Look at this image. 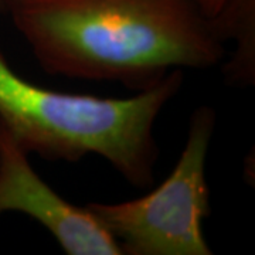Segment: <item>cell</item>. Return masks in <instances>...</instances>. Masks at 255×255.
I'll use <instances>...</instances> for the list:
<instances>
[{
    "mask_svg": "<svg viewBox=\"0 0 255 255\" xmlns=\"http://www.w3.org/2000/svg\"><path fill=\"white\" fill-rule=\"evenodd\" d=\"M3 13L48 74L142 92L173 70L226 55L190 0H4Z\"/></svg>",
    "mask_w": 255,
    "mask_h": 255,
    "instance_id": "cell-1",
    "label": "cell"
},
{
    "mask_svg": "<svg viewBox=\"0 0 255 255\" xmlns=\"http://www.w3.org/2000/svg\"><path fill=\"white\" fill-rule=\"evenodd\" d=\"M183 81V70H173L128 98L68 94L20 77L0 50V122L28 155L55 162L101 156L130 186L147 189L159 157L155 122Z\"/></svg>",
    "mask_w": 255,
    "mask_h": 255,
    "instance_id": "cell-2",
    "label": "cell"
},
{
    "mask_svg": "<svg viewBox=\"0 0 255 255\" xmlns=\"http://www.w3.org/2000/svg\"><path fill=\"white\" fill-rule=\"evenodd\" d=\"M214 129L216 111L201 105L191 114L182 155L160 186L135 200L84 204L122 255L213 254L203 221L210 214L206 162Z\"/></svg>",
    "mask_w": 255,
    "mask_h": 255,
    "instance_id": "cell-3",
    "label": "cell"
},
{
    "mask_svg": "<svg viewBox=\"0 0 255 255\" xmlns=\"http://www.w3.org/2000/svg\"><path fill=\"white\" fill-rule=\"evenodd\" d=\"M23 213L50 231L67 255H122L118 243L84 206L53 190L0 122V214Z\"/></svg>",
    "mask_w": 255,
    "mask_h": 255,
    "instance_id": "cell-4",
    "label": "cell"
},
{
    "mask_svg": "<svg viewBox=\"0 0 255 255\" xmlns=\"http://www.w3.org/2000/svg\"><path fill=\"white\" fill-rule=\"evenodd\" d=\"M210 18L221 44L234 43V51L223 65L224 80L234 87H250L255 82V0H226Z\"/></svg>",
    "mask_w": 255,
    "mask_h": 255,
    "instance_id": "cell-5",
    "label": "cell"
},
{
    "mask_svg": "<svg viewBox=\"0 0 255 255\" xmlns=\"http://www.w3.org/2000/svg\"><path fill=\"white\" fill-rule=\"evenodd\" d=\"M190 1L206 17H213L226 3V0H190Z\"/></svg>",
    "mask_w": 255,
    "mask_h": 255,
    "instance_id": "cell-6",
    "label": "cell"
},
{
    "mask_svg": "<svg viewBox=\"0 0 255 255\" xmlns=\"http://www.w3.org/2000/svg\"><path fill=\"white\" fill-rule=\"evenodd\" d=\"M3 3H4V0H0V14L3 13Z\"/></svg>",
    "mask_w": 255,
    "mask_h": 255,
    "instance_id": "cell-7",
    "label": "cell"
}]
</instances>
